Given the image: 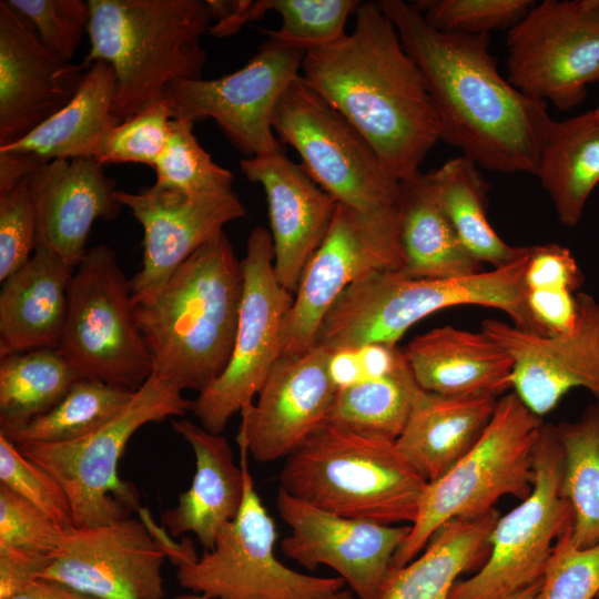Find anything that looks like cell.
Instances as JSON below:
<instances>
[{"label":"cell","mask_w":599,"mask_h":599,"mask_svg":"<svg viewBox=\"0 0 599 599\" xmlns=\"http://www.w3.org/2000/svg\"><path fill=\"white\" fill-rule=\"evenodd\" d=\"M378 3L425 79L440 140L486 170L536 175L555 120L546 102L501 75L489 51V34L440 32L413 3Z\"/></svg>","instance_id":"obj_1"},{"label":"cell","mask_w":599,"mask_h":599,"mask_svg":"<svg viewBox=\"0 0 599 599\" xmlns=\"http://www.w3.org/2000/svg\"><path fill=\"white\" fill-rule=\"evenodd\" d=\"M301 75L369 142L399 181L420 173L440 140L425 79L378 1H361L355 27L305 53Z\"/></svg>","instance_id":"obj_2"},{"label":"cell","mask_w":599,"mask_h":599,"mask_svg":"<svg viewBox=\"0 0 599 599\" xmlns=\"http://www.w3.org/2000/svg\"><path fill=\"white\" fill-rule=\"evenodd\" d=\"M242 294V264L223 231L151 300L134 304L152 373L181 392L210 386L230 361Z\"/></svg>","instance_id":"obj_3"},{"label":"cell","mask_w":599,"mask_h":599,"mask_svg":"<svg viewBox=\"0 0 599 599\" xmlns=\"http://www.w3.org/2000/svg\"><path fill=\"white\" fill-rule=\"evenodd\" d=\"M530 246L508 264L453 278H414L402 270L367 275L336 300L315 345L331 353L367 344L396 345L415 323L435 312L477 305L506 313L520 329L547 335L529 311L525 272Z\"/></svg>","instance_id":"obj_4"},{"label":"cell","mask_w":599,"mask_h":599,"mask_svg":"<svg viewBox=\"0 0 599 599\" xmlns=\"http://www.w3.org/2000/svg\"><path fill=\"white\" fill-rule=\"evenodd\" d=\"M90 50L82 65L109 63L112 114L121 122L164 98L175 80L202 79L201 37L213 21L206 0H89Z\"/></svg>","instance_id":"obj_5"},{"label":"cell","mask_w":599,"mask_h":599,"mask_svg":"<svg viewBox=\"0 0 599 599\" xmlns=\"http://www.w3.org/2000/svg\"><path fill=\"white\" fill-rule=\"evenodd\" d=\"M278 480L318 509L384 525H413L428 484L395 441L329 423L286 457Z\"/></svg>","instance_id":"obj_6"},{"label":"cell","mask_w":599,"mask_h":599,"mask_svg":"<svg viewBox=\"0 0 599 599\" xmlns=\"http://www.w3.org/2000/svg\"><path fill=\"white\" fill-rule=\"evenodd\" d=\"M542 426V418L515 393L498 398L475 445L427 484L418 515L394 557L393 570L415 559L449 521L485 514L504 496L525 499L532 489L534 453Z\"/></svg>","instance_id":"obj_7"},{"label":"cell","mask_w":599,"mask_h":599,"mask_svg":"<svg viewBox=\"0 0 599 599\" xmlns=\"http://www.w3.org/2000/svg\"><path fill=\"white\" fill-rule=\"evenodd\" d=\"M191 407L180 389L152 373L130 403L94 432L70 441L17 446L62 487L75 527L104 525L139 509L136 489L118 474L130 438L142 426L183 416Z\"/></svg>","instance_id":"obj_8"},{"label":"cell","mask_w":599,"mask_h":599,"mask_svg":"<svg viewBox=\"0 0 599 599\" xmlns=\"http://www.w3.org/2000/svg\"><path fill=\"white\" fill-rule=\"evenodd\" d=\"M58 351L83 376L138 390L153 372L135 316L131 282L105 244L75 267Z\"/></svg>","instance_id":"obj_9"},{"label":"cell","mask_w":599,"mask_h":599,"mask_svg":"<svg viewBox=\"0 0 599 599\" xmlns=\"http://www.w3.org/2000/svg\"><path fill=\"white\" fill-rule=\"evenodd\" d=\"M244 499L236 517L201 557L177 565L181 587L210 599H331L343 578L311 576L284 565L275 555L276 526L248 470V450L238 441Z\"/></svg>","instance_id":"obj_10"},{"label":"cell","mask_w":599,"mask_h":599,"mask_svg":"<svg viewBox=\"0 0 599 599\" xmlns=\"http://www.w3.org/2000/svg\"><path fill=\"white\" fill-rule=\"evenodd\" d=\"M272 123L281 143L297 151L307 174L337 203L362 212L397 206L400 181L364 135L302 75L278 100Z\"/></svg>","instance_id":"obj_11"},{"label":"cell","mask_w":599,"mask_h":599,"mask_svg":"<svg viewBox=\"0 0 599 599\" xmlns=\"http://www.w3.org/2000/svg\"><path fill=\"white\" fill-rule=\"evenodd\" d=\"M561 481L556 427L544 424L534 453L531 493L499 516L488 537L485 564L474 576L455 582L450 599H504L541 579L555 544L572 522Z\"/></svg>","instance_id":"obj_12"},{"label":"cell","mask_w":599,"mask_h":599,"mask_svg":"<svg viewBox=\"0 0 599 599\" xmlns=\"http://www.w3.org/2000/svg\"><path fill=\"white\" fill-rule=\"evenodd\" d=\"M243 294L233 351L223 373L192 400L201 426L221 434L232 416L253 403L281 357L282 332L294 296L278 282L271 233L254 227L241 261Z\"/></svg>","instance_id":"obj_13"},{"label":"cell","mask_w":599,"mask_h":599,"mask_svg":"<svg viewBox=\"0 0 599 599\" xmlns=\"http://www.w3.org/2000/svg\"><path fill=\"white\" fill-rule=\"evenodd\" d=\"M397 206L362 212L337 203L321 246L307 263L282 332V356L306 353L343 292L361 278L402 270Z\"/></svg>","instance_id":"obj_14"},{"label":"cell","mask_w":599,"mask_h":599,"mask_svg":"<svg viewBox=\"0 0 599 599\" xmlns=\"http://www.w3.org/2000/svg\"><path fill=\"white\" fill-rule=\"evenodd\" d=\"M508 80L560 110L578 105L599 81V0H545L509 29Z\"/></svg>","instance_id":"obj_15"},{"label":"cell","mask_w":599,"mask_h":599,"mask_svg":"<svg viewBox=\"0 0 599 599\" xmlns=\"http://www.w3.org/2000/svg\"><path fill=\"white\" fill-rule=\"evenodd\" d=\"M306 51L267 38L237 71L213 80H175L164 90L174 119H213L246 158L283 152L273 129L278 100L301 75Z\"/></svg>","instance_id":"obj_16"},{"label":"cell","mask_w":599,"mask_h":599,"mask_svg":"<svg viewBox=\"0 0 599 599\" xmlns=\"http://www.w3.org/2000/svg\"><path fill=\"white\" fill-rule=\"evenodd\" d=\"M276 506L290 527L281 548L296 564L336 571L358 599H382L393 561L410 525H384L342 517L311 506L278 488Z\"/></svg>","instance_id":"obj_17"},{"label":"cell","mask_w":599,"mask_h":599,"mask_svg":"<svg viewBox=\"0 0 599 599\" xmlns=\"http://www.w3.org/2000/svg\"><path fill=\"white\" fill-rule=\"evenodd\" d=\"M165 545L139 518L74 527L41 578L97 599H163Z\"/></svg>","instance_id":"obj_18"},{"label":"cell","mask_w":599,"mask_h":599,"mask_svg":"<svg viewBox=\"0 0 599 599\" xmlns=\"http://www.w3.org/2000/svg\"><path fill=\"white\" fill-rule=\"evenodd\" d=\"M576 303L575 326L561 334H535L499 319L481 324L514 361V393L541 418L573 388L599 403V302L578 292Z\"/></svg>","instance_id":"obj_19"},{"label":"cell","mask_w":599,"mask_h":599,"mask_svg":"<svg viewBox=\"0 0 599 599\" xmlns=\"http://www.w3.org/2000/svg\"><path fill=\"white\" fill-rule=\"evenodd\" d=\"M115 197L143 227L142 267L130 280L134 304L151 300L225 224L246 214L234 191L187 194L154 184L135 193L116 190Z\"/></svg>","instance_id":"obj_20"},{"label":"cell","mask_w":599,"mask_h":599,"mask_svg":"<svg viewBox=\"0 0 599 599\" xmlns=\"http://www.w3.org/2000/svg\"><path fill=\"white\" fill-rule=\"evenodd\" d=\"M331 352L314 346L277 359L257 394L242 412L237 441L258 463L288 457L328 418L338 388L328 368Z\"/></svg>","instance_id":"obj_21"},{"label":"cell","mask_w":599,"mask_h":599,"mask_svg":"<svg viewBox=\"0 0 599 599\" xmlns=\"http://www.w3.org/2000/svg\"><path fill=\"white\" fill-rule=\"evenodd\" d=\"M85 71L45 49L29 23L1 0L0 146L21 140L67 105Z\"/></svg>","instance_id":"obj_22"},{"label":"cell","mask_w":599,"mask_h":599,"mask_svg":"<svg viewBox=\"0 0 599 599\" xmlns=\"http://www.w3.org/2000/svg\"><path fill=\"white\" fill-rule=\"evenodd\" d=\"M245 177L266 194L274 270L295 295L304 270L324 241L337 202L283 152L240 161Z\"/></svg>","instance_id":"obj_23"},{"label":"cell","mask_w":599,"mask_h":599,"mask_svg":"<svg viewBox=\"0 0 599 599\" xmlns=\"http://www.w3.org/2000/svg\"><path fill=\"white\" fill-rule=\"evenodd\" d=\"M37 220V246L75 268L87 254L90 231L98 219L112 220L123 207L114 180L92 158L52 160L28 175Z\"/></svg>","instance_id":"obj_24"},{"label":"cell","mask_w":599,"mask_h":599,"mask_svg":"<svg viewBox=\"0 0 599 599\" xmlns=\"http://www.w3.org/2000/svg\"><path fill=\"white\" fill-rule=\"evenodd\" d=\"M403 352L417 385L427 392L498 397L512 388V358L483 331L437 327L413 338Z\"/></svg>","instance_id":"obj_25"},{"label":"cell","mask_w":599,"mask_h":599,"mask_svg":"<svg viewBox=\"0 0 599 599\" xmlns=\"http://www.w3.org/2000/svg\"><path fill=\"white\" fill-rule=\"evenodd\" d=\"M171 425L192 447L195 474L190 488L179 495L176 506L162 512L161 522L172 536L194 534L207 550L241 509L244 470L235 464L230 443L221 434L189 419H173Z\"/></svg>","instance_id":"obj_26"},{"label":"cell","mask_w":599,"mask_h":599,"mask_svg":"<svg viewBox=\"0 0 599 599\" xmlns=\"http://www.w3.org/2000/svg\"><path fill=\"white\" fill-rule=\"evenodd\" d=\"M75 268L43 247L8 277L0 292V358L35 348L58 349L68 288Z\"/></svg>","instance_id":"obj_27"},{"label":"cell","mask_w":599,"mask_h":599,"mask_svg":"<svg viewBox=\"0 0 599 599\" xmlns=\"http://www.w3.org/2000/svg\"><path fill=\"white\" fill-rule=\"evenodd\" d=\"M497 402L491 395L446 396L419 387L395 445L427 483L434 481L479 439Z\"/></svg>","instance_id":"obj_28"},{"label":"cell","mask_w":599,"mask_h":599,"mask_svg":"<svg viewBox=\"0 0 599 599\" xmlns=\"http://www.w3.org/2000/svg\"><path fill=\"white\" fill-rule=\"evenodd\" d=\"M115 74L104 61L92 63L73 99L21 140L0 152L26 153L40 162L98 158L119 123L112 114Z\"/></svg>","instance_id":"obj_29"},{"label":"cell","mask_w":599,"mask_h":599,"mask_svg":"<svg viewBox=\"0 0 599 599\" xmlns=\"http://www.w3.org/2000/svg\"><path fill=\"white\" fill-rule=\"evenodd\" d=\"M397 214L406 275L453 278L484 271L458 238L427 173L400 181Z\"/></svg>","instance_id":"obj_30"},{"label":"cell","mask_w":599,"mask_h":599,"mask_svg":"<svg viewBox=\"0 0 599 599\" xmlns=\"http://www.w3.org/2000/svg\"><path fill=\"white\" fill-rule=\"evenodd\" d=\"M496 508L444 525L410 562L393 570L382 599H450L457 578L489 551Z\"/></svg>","instance_id":"obj_31"},{"label":"cell","mask_w":599,"mask_h":599,"mask_svg":"<svg viewBox=\"0 0 599 599\" xmlns=\"http://www.w3.org/2000/svg\"><path fill=\"white\" fill-rule=\"evenodd\" d=\"M536 175L549 194L558 220L575 226L599 183V115L590 110L555 121Z\"/></svg>","instance_id":"obj_32"},{"label":"cell","mask_w":599,"mask_h":599,"mask_svg":"<svg viewBox=\"0 0 599 599\" xmlns=\"http://www.w3.org/2000/svg\"><path fill=\"white\" fill-rule=\"evenodd\" d=\"M427 175L458 238L478 262L499 267L521 254L525 246L507 244L489 223L488 185L475 162L460 155Z\"/></svg>","instance_id":"obj_33"},{"label":"cell","mask_w":599,"mask_h":599,"mask_svg":"<svg viewBox=\"0 0 599 599\" xmlns=\"http://www.w3.org/2000/svg\"><path fill=\"white\" fill-rule=\"evenodd\" d=\"M83 375L58 349L0 358V434L17 432L51 410Z\"/></svg>","instance_id":"obj_34"},{"label":"cell","mask_w":599,"mask_h":599,"mask_svg":"<svg viewBox=\"0 0 599 599\" xmlns=\"http://www.w3.org/2000/svg\"><path fill=\"white\" fill-rule=\"evenodd\" d=\"M555 427L562 451L561 491L572 511L571 540L591 547L599 542V403Z\"/></svg>","instance_id":"obj_35"},{"label":"cell","mask_w":599,"mask_h":599,"mask_svg":"<svg viewBox=\"0 0 599 599\" xmlns=\"http://www.w3.org/2000/svg\"><path fill=\"white\" fill-rule=\"evenodd\" d=\"M418 388L405 358L387 375L339 388L326 423L359 435L396 441Z\"/></svg>","instance_id":"obj_36"},{"label":"cell","mask_w":599,"mask_h":599,"mask_svg":"<svg viewBox=\"0 0 599 599\" xmlns=\"http://www.w3.org/2000/svg\"><path fill=\"white\" fill-rule=\"evenodd\" d=\"M134 393L82 376L51 410L4 436L16 445L74 440L114 418Z\"/></svg>","instance_id":"obj_37"},{"label":"cell","mask_w":599,"mask_h":599,"mask_svg":"<svg viewBox=\"0 0 599 599\" xmlns=\"http://www.w3.org/2000/svg\"><path fill=\"white\" fill-rule=\"evenodd\" d=\"M359 3L358 0H247L246 19L252 22L268 11L278 12L281 28L262 29V33L308 51L343 39L347 34V19Z\"/></svg>","instance_id":"obj_38"},{"label":"cell","mask_w":599,"mask_h":599,"mask_svg":"<svg viewBox=\"0 0 599 599\" xmlns=\"http://www.w3.org/2000/svg\"><path fill=\"white\" fill-rule=\"evenodd\" d=\"M155 185L187 194L231 192L234 176L215 163L193 134V122L172 119L166 145L153 166Z\"/></svg>","instance_id":"obj_39"},{"label":"cell","mask_w":599,"mask_h":599,"mask_svg":"<svg viewBox=\"0 0 599 599\" xmlns=\"http://www.w3.org/2000/svg\"><path fill=\"white\" fill-rule=\"evenodd\" d=\"M535 4L530 0H418L413 6L433 29L445 33L489 34L514 27Z\"/></svg>","instance_id":"obj_40"},{"label":"cell","mask_w":599,"mask_h":599,"mask_svg":"<svg viewBox=\"0 0 599 599\" xmlns=\"http://www.w3.org/2000/svg\"><path fill=\"white\" fill-rule=\"evenodd\" d=\"M173 118L165 98L115 124L109 132L97 160L111 163H142L154 166L162 154Z\"/></svg>","instance_id":"obj_41"},{"label":"cell","mask_w":599,"mask_h":599,"mask_svg":"<svg viewBox=\"0 0 599 599\" xmlns=\"http://www.w3.org/2000/svg\"><path fill=\"white\" fill-rule=\"evenodd\" d=\"M0 485L22 497L69 531L75 527L69 499L58 481L0 434Z\"/></svg>","instance_id":"obj_42"},{"label":"cell","mask_w":599,"mask_h":599,"mask_svg":"<svg viewBox=\"0 0 599 599\" xmlns=\"http://www.w3.org/2000/svg\"><path fill=\"white\" fill-rule=\"evenodd\" d=\"M65 534L34 505L0 485V550L53 560Z\"/></svg>","instance_id":"obj_43"},{"label":"cell","mask_w":599,"mask_h":599,"mask_svg":"<svg viewBox=\"0 0 599 599\" xmlns=\"http://www.w3.org/2000/svg\"><path fill=\"white\" fill-rule=\"evenodd\" d=\"M34 30L45 49L70 62L90 22L83 0H6Z\"/></svg>","instance_id":"obj_44"},{"label":"cell","mask_w":599,"mask_h":599,"mask_svg":"<svg viewBox=\"0 0 599 599\" xmlns=\"http://www.w3.org/2000/svg\"><path fill=\"white\" fill-rule=\"evenodd\" d=\"M570 528L554 546L536 599H596L599 592V542L577 547Z\"/></svg>","instance_id":"obj_45"},{"label":"cell","mask_w":599,"mask_h":599,"mask_svg":"<svg viewBox=\"0 0 599 599\" xmlns=\"http://www.w3.org/2000/svg\"><path fill=\"white\" fill-rule=\"evenodd\" d=\"M37 246V220L28 177L0 192V282L26 265Z\"/></svg>","instance_id":"obj_46"},{"label":"cell","mask_w":599,"mask_h":599,"mask_svg":"<svg viewBox=\"0 0 599 599\" xmlns=\"http://www.w3.org/2000/svg\"><path fill=\"white\" fill-rule=\"evenodd\" d=\"M404 361V352L397 345L367 344L332 352L328 368L339 389L387 375Z\"/></svg>","instance_id":"obj_47"},{"label":"cell","mask_w":599,"mask_h":599,"mask_svg":"<svg viewBox=\"0 0 599 599\" xmlns=\"http://www.w3.org/2000/svg\"><path fill=\"white\" fill-rule=\"evenodd\" d=\"M583 274L568 247L548 243L530 246L525 272L526 290H567L576 292Z\"/></svg>","instance_id":"obj_48"},{"label":"cell","mask_w":599,"mask_h":599,"mask_svg":"<svg viewBox=\"0 0 599 599\" xmlns=\"http://www.w3.org/2000/svg\"><path fill=\"white\" fill-rule=\"evenodd\" d=\"M530 313L547 335L569 332L577 319L576 294L567 290H526Z\"/></svg>","instance_id":"obj_49"},{"label":"cell","mask_w":599,"mask_h":599,"mask_svg":"<svg viewBox=\"0 0 599 599\" xmlns=\"http://www.w3.org/2000/svg\"><path fill=\"white\" fill-rule=\"evenodd\" d=\"M39 163V160L26 153L0 152V192L19 184Z\"/></svg>","instance_id":"obj_50"},{"label":"cell","mask_w":599,"mask_h":599,"mask_svg":"<svg viewBox=\"0 0 599 599\" xmlns=\"http://www.w3.org/2000/svg\"><path fill=\"white\" fill-rule=\"evenodd\" d=\"M6 599H97L59 581L39 578Z\"/></svg>","instance_id":"obj_51"},{"label":"cell","mask_w":599,"mask_h":599,"mask_svg":"<svg viewBox=\"0 0 599 599\" xmlns=\"http://www.w3.org/2000/svg\"><path fill=\"white\" fill-rule=\"evenodd\" d=\"M541 579L538 581L507 596L504 599H536L539 591Z\"/></svg>","instance_id":"obj_52"},{"label":"cell","mask_w":599,"mask_h":599,"mask_svg":"<svg viewBox=\"0 0 599 599\" xmlns=\"http://www.w3.org/2000/svg\"><path fill=\"white\" fill-rule=\"evenodd\" d=\"M174 599H210L201 595L180 596ZM331 599H355V596L349 590H341L334 595Z\"/></svg>","instance_id":"obj_53"},{"label":"cell","mask_w":599,"mask_h":599,"mask_svg":"<svg viewBox=\"0 0 599 599\" xmlns=\"http://www.w3.org/2000/svg\"><path fill=\"white\" fill-rule=\"evenodd\" d=\"M595 110H596V112H597L598 115H599V105H598Z\"/></svg>","instance_id":"obj_54"},{"label":"cell","mask_w":599,"mask_h":599,"mask_svg":"<svg viewBox=\"0 0 599 599\" xmlns=\"http://www.w3.org/2000/svg\"><path fill=\"white\" fill-rule=\"evenodd\" d=\"M596 599H599V592H598V595H597Z\"/></svg>","instance_id":"obj_55"}]
</instances>
